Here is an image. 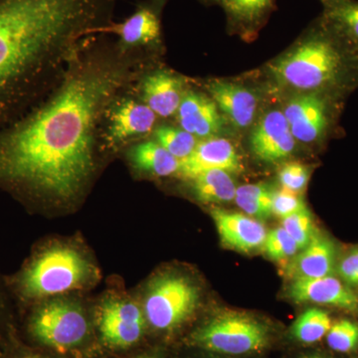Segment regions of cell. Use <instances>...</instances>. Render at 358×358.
<instances>
[{
  "instance_id": "obj_28",
  "label": "cell",
  "mask_w": 358,
  "mask_h": 358,
  "mask_svg": "<svg viewBox=\"0 0 358 358\" xmlns=\"http://www.w3.org/2000/svg\"><path fill=\"white\" fill-rule=\"evenodd\" d=\"M327 345L334 352H352L358 345V324L350 320H339L327 334Z\"/></svg>"
},
{
  "instance_id": "obj_36",
  "label": "cell",
  "mask_w": 358,
  "mask_h": 358,
  "mask_svg": "<svg viewBox=\"0 0 358 358\" xmlns=\"http://www.w3.org/2000/svg\"><path fill=\"white\" fill-rule=\"evenodd\" d=\"M141 358H155V357H141Z\"/></svg>"
},
{
  "instance_id": "obj_25",
  "label": "cell",
  "mask_w": 358,
  "mask_h": 358,
  "mask_svg": "<svg viewBox=\"0 0 358 358\" xmlns=\"http://www.w3.org/2000/svg\"><path fill=\"white\" fill-rule=\"evenodd\" d=\"M152 134L155 136V141L179 160L189 157L199 143L196 138L192 134L181 128L171 126L157 127Z\"/></svg>"
},
{
  "instance_id": "obj_18",
  "label": "cell",
  "mask_w": 358,
  "mask_h": 358,
  "mask_svg": "<svg viewBox=\"0 0 358 358\" xmlns=\"http://www.w3.org/2000/svg\"><path fill=\"white\" fill-rule=\"evenodd\" d=\"M336 263L334 242L317 233L306 248L289 260L287 277L293 282L333 275Z\"/></svg>"
},
{
  "instance_id": "obj_6",
  "label": "cell",
  "mask_w": 358,
  "mask_h": 358,
  "mask_svg": "<svg viewBox=\"0 0 358 358\" xmlns=\"http://www.w3.org/2000/svg\"><path fill=\"white\" fill-rule=\"evenodd\" d=\"M83 310L72 301L56 300L35 308L27 331L37 343L60 352L79 345L88 334Z\"/></svg>"
},
{
  "instance_id": "obj_27",
  "label": "cell",
  "mask_w": 358,
  "mask_h": 358,
  "mask_svg": "<svg viewBox=\"0 0 358 358\" xmlns=\"http://www.w3.org/2000/svg\"><path fill=\"white\" fill-rule=\"evenodd\" d=\"M263 247L268 258L275 261L291 260L300 252L293 238L282 226L268 233Z\"/></svg>"
},
{
  "instance_id": "obj_16",
  "label": "cell",
  "mask_w": 358,
  "mask_h": 358,
  "mask_svg": "<svg viewBox=\"0 0 358 358\" xmlns=\"http://www.w3.org/2000/svg\"><path fill=\"white\" fill-rule=\"evenodd\" d=\"M288 296L296 303H317L348 312L358 310L357 294L334 275L293 281L288 289Z\"/></svg>"
},
{
  "instance_id": "obj_7",
  "label": "cell",
  "mask_w": 358,
  "mask_h": 358,
  "mask_svg": "<svg viewBox=\"0 0 358 358\" xmlns=\"http://www.w3.org/2000/svg\"><path fill=\"white\" fill-rule=\"evenodd\" d=\"M199 289L182 275H169L157 280L148 292L145 317L159 331L180 326L194 313Z\"/></svg>"
},
{
  "instance_id": "obj_35",
  "label": "cell",
  "mask_w": 358,
  "mask_h": 358,
  "mask_svg": "<svg viewBox=\"0 0 358 358\" xmlns=\"http://www.w3.org/2000/svg\"><path fill=\"white\" fill-rule=\"evenodd\" d=\"M306 358H324V357H306Z\"/></svg>"
},
{
  "instance_id": "obj_5",
  "label": "cell",
  "mask_w": 358,
  "mask_h": 358,
  "mask_svg": "<svg viewBox=\"0 0 358 358\" xmlns=\"http://www.w3.org/2000/svg\"><path fill=\"white\" fill-rule=\"evenodd\" d=\"M195 345L225 355L260 352L267 346L268 331L249 315L227 313L214 317L192 336Z\"/></svg>"
},
{
  "instance_id": "obj_24",
  "label": "cell",
  "mask_w": 358,
  "mask_h": 358,
  "mask_svg": "<svg viewBox=\"0 0 358 358\" xmlns=\"http://www.w3.org/2000/svg\"><path fill=\"white\" fill-rule=\"evenodd\" d=\"M331 326L333 322L329 313L320 308H312L296 319L292 331L299 341L310 345L327 336Z\"/></svg>"
},
{
  "instance_id": "obj_13",
  "label": "cell",
  "mask_w": 358,
  "mask_h": 358,
  "mask_svg": "<svg viewBox=\"0 0 358 358\" xmlns=\"http://www.w3.org/2000/svg\"><path fill=\"white\" fill-rule=\"evenodd\" d=\"M242 169L241 159L231 141L225 138H209L197 143L192 154L180 160L178 174L192 180L199 174L211 169L236 173Z\"/></svg>"
},
{
  "instance_id": "obj_31",
  "label": "cell",
  "mask_w": 358,
  "mask_h": 358,
  "mask_svg": "<svg viewBox=\"0 0 358 358\" xmlns=\"http://www.w3.org/2000/svg\"><path fill=\"white\" fill-rule=\"evenodd\" d=\"M307 208L299 193L281 188L273 193V214L280 218H286L292 214Z\"/></svg>"
},
{
  "instance_id": "obj_20",
  "label": "cell",
  "mask_w": 358,
  "mask_h": 358,
  "mask_svg": "<svg viewBox=\"0 0 358 358\" xmlns=\"http://www.w3.org/2000/svg\"><path fill=\"white\" fill-rule=\"evenodd\" d=\"M327 31L358 56V1L329 0L324 11Z\"/></svg>"
},
{
  "instance_id": "obj_22",
  "label": "cell",
  "mask_w": 358,
  "mask_h": 358,
  "mask_svg": "<svg viewBox=\"0 0 358 358\" xmlns=\"http://www.w3.org/2000/svg\"><path fill=\"white\" fill-rule=\"evenodd\" d=\"M192 181L195 196L204 203H228L234 201L236 196V185L227 171L211 169L195 176Z\"/></svg>"
},
{
  "instance_id": "obj_12",
  "label": "cell",
  "mask_w": 358,
  "mask_h": 358,
  "mask_svg": "<svg viewBox=\"0 0 358 358\" xmlns=\"http://www.w3.org/2000/svg\"><path fill=\"white\" fill-rule=\"evenodd\" d=\"M252 152L263 162L274 164L293 154L296 140L282 110L267 113L256 124L250 138Z\"/></svg>"
},
{
  "instance_id": "obj_29",
  "label": "cell",
  "mask_w": 358,
  "mask_h": 358,
  "mask_svg": "<svg viewBox=\"0 0 358 358\" xmlns=\"http://www.w3.org/2000/svg\"><path fill=\"white\" fill-rule=\"evenodd\" d=\"M231 13L241 21L253 22L270 7L272 0H224Z\"/></svg>"
},
{
  "instance_id": "obj_33",
  "label": "cell",
  "mask_w": 358,
  "mask_h": 358,
  "mask_svg": "<svg viewBox=\"0 0 358 358\" xmlns=\"http://www.w3.org/2000/svg\"><path fill=\"white\" fill-rule=\"evenodd\" d=\"M9 313L8 301H7L6 292L3 286L0 282V355L6 345V338L9 331Z\"/></svg>"
},
{
  "instance_id": "obj_3",
  "label": "cell",
  "mask_w": 358,
  "mask_h": 358,
  "mask_svg": "<svg viewBox=\"0 0 358 358\" xmlns=\"http://www.w3.org/2000/svg\"><path fill=\"white\" fill-rule=\"evenodd\" d=\"M357 69L358 56L329 31L303 40L270 66L278 83L307 93L343 88Z\"/></svg>"
},
{
  "instance_id": "obj_19",
  "label": "cell",
  "mask_w": 358,
  "mask_h": 358,
  "mask_svg": "<svg viewBox=\"0 0 358 358\" xmlns=\"http://www.w3.org/2000/svg\"><path fill=\"white\" fill-rule=\"evenodd\" d=\"M179 127L196 138H212L222 124L217 105L204 94L186 92L176 113Z\"/></svg>"
},
{
  "instance_id": "obj_4",
  "label": "cell",
  "mask_w": 358,
  "mask_h": 358,
  "mask_svg": "<svg viewBox=\"0 0 358 358\" xmlns=\"http://www.w3.org/2000/svg\"><path fill=\"white\" fill-rule=\"evenodd\" d=\"M93 274V266L77 250L54 246L35 254L10 280V288L28 303L81 288Z\"/></svg>"
},
{
  "instance_id": "obj_30",
  "label": "cell",
  "mask_w": 358,
  "mask_h": 358,
  "mask_svg": "<svg viewBox=\"0 0 358 358\" xmlns=\"http://www.w3.org/2000/svg\"><path fill=\"white\" fill-rule=\"evenodd\" d=\"M310 176L307 166L299 162H289L280 169L279 180L282 188L300 193L308 185Z\"/></svg>"
},
{
  "instance_id": "obj_2",
  "label": "cell",
  "mask_w": 358,
  "mask_h": 358,
  "mask_svg": "<svg viewBox=\"0 0 358 358\" xmlns=\"http://www.w3.org/2000/svg\"><path fill=\"white\" fill-rule=\"evenodd\" d=\"M117 0H0V129L38 105Z\"/></svg>"
},
{
  "instance_id": "obj_14",
  "label": "cell",
  "mask_w": 358,
  "mask_h": 358,
  "mask_svg": "<svg viewBox=\"0 0 358 358\" xmlns=\"http://www.w3.org/2000/svg\"><path fill=\"white\" fill-rule=\"evenodd\" d=\"M185 82L171 71L152 68L141 78L136 95L160 117L176 115L185 96Z\"/></svg>"
},
{
  "instance_id": "obj_34",
  "label": "cell",
  "mask_w": 358,
  "mask_h": 358,
  "mask_svg": "<svg viewBox=\"0 0 358 358\" xmlns=\"http://www.w3.org/2000/svg\"><path fill=\"white\" fill-rule=\"evenodd\" d=\"M13 358H41V357H37V355H28V353H25V355H18V357H15Z\"/></svg>"
},
{
  "instance_id": "obj_15",
  "label": "cell",
  "mask_w": 358,
  "mask_h": 358,
  "mask_svg": "<svg viewBox=\"0 0 358 358\" xmlns=\"http://www.w3.org/2000/svg\"><path fill=\"white\" fill-rule=\"evenodd\" d=\"M211 216L222 243L228 248L252 253L263 247L267 229L260 221L239 212L214 208Z\"/></svg>"
},
{
  "instance_id": "obj_17",
  "label": "cell",
  "mask_w": 358,
  "mask_h": 358,
  "mask_svg": "<svg viewBox=\"0 0 358 358\" xmlns=\"http://www.w3.org/2000/svg\"><path fill=\"white\" fill-rule=\"evenodd\" d=\"M219 110L237 129H247L254 122L258 109V99L253 91L232 82L214 80L206 86Z\"/></svg>"
},
{
  "instance_id": "obj_37",
  "label": "cell",
  "mask_w": 358,
  "mask_h": 358,
  "mask_svg": "<svg viewBox=\"0 0 358 358\" xmlns=\"http://www.w3.org/2000/svg\"><path fill=\"white\" fill-rule=\"evenodd\" d=\"M326 1H329V0H326Z\"/></svg>"
},
{
  "instance_id": "obj_26",
  "label": "cell",
  "mask_w": 358,
  "mask_h": 358,
  "mask_svg": "<svg viewBox=\"0 0 358 358\" xmlns=\"http://www.w3.org/2000/svg\"><path fill=\"white\" fill-rule=\"evenodd\" d=\"M282 227L293 238L300 251L306 248L317 234L312 214L308 208L282 218Z\"/></svg>"
},
{
  "instance_id": "obj_1",
  "label": "cell",
  "mask_w": 358,
  "mask_h": 358,
  "mask_svg": "<svg viewBox=\"0 0 358 358\" xmlns=\"http://www.w3.org/2000/svg\"><path fill=\"white\" fill-rule=\"evenodd\" d=\"M155 51L127 48L103 33L87 39L58 86L0 129V190L28 205L77 201L105 150L110 110L138 92Z\"/></svg>"
},
{
  "instance_id": "obj_32",
  "label": "cell",
  "mask_w": 358,
  "mask_h": 358,
  "mask_svg": "<svg viewBox=\"0 0 358 358\" xmlns=\"http://www.w3.org/2000/svg\"><path fill=\"white\" fill-rule=\"evenodd\" d=\"M338 272L348 286L358 287V248L352 250L341 259Z\"/></svg>"
},
{
  "instance_id": "obj_10",
  "label": "cell",
  "mask_w": 358,
  "mask_h": 358,
  "mask_svg": "<svg viewBox=\"0 0 358 358\" xmlns=\"http://www.w3.org/2000/svg\"><path fill=\"white\" fill-rule=\"evenodd\" d=\"M162 0L141 1L129 17L110 23L103 34L115 36L127 48L157 50L162 42Z\"/></svg>"
},
{
  "instance_id": "obj_23",
  "label": "cell",
  "mask_w": 358,
  "mask_h": 358,
  "mask_svg": "<svg viewBox=\"0 0 358 358\" xmlns=\"http://www.w3.org/2000/svg\"><path fill=\"white\" fill-rule=\"evenodd\" d=\"M273 193L265 185H246L237 187L234 201L251 217L266 219L273 215Z\"/></svg>"
},
{
  "instance_id": "obj_9",
  "label": "cell",
  "mask_w": 358,
  "mask_h": 358,
  "mask_svg": "<svg viewBox=\"0 0 358 358\" xmlns=\"http://www.w3.org/2000/svg\"><path fill=\"white\" fill-rule=\"evenodd\" d=\"M331 95V92H312L289 101L282 113L294 140L310 145L326 138L336 112Z\"/></svg>"
},
{
  "instance_id": "obj_21",
  "label": "cell",
  "mask_w": 358,
  "mask_h": 358,
  "mask_svg": "<svg viewBox=\"0 0 358 358\" xmlns=\"http://www.w3.org/2000/svg\"><path fill=\"white\" fill-rule=\"evenodd\" d=\"M129 160L138 171L150 176L166 178L178 173L180 160L155 140L141 141L131 145Z\"/></svg>"
},
{
  "instance_id": "obj_8",
  "label": "cell",
  "mask_w": 358,
  "mask_h": 358,
  "mask_svg": "<svg viewBox=\"0 0 358 358\" xmlns=\"http://www.w3.org/2000/svg\"><path fill=\"white\" fill-rule=\"evenodd\" d=\"M136 93L124 96L110 110L103 134L105 150L114 152L154 134L159 117L141 99H136Z\"/></svg>"
},
{
  "instance_id": "obj_11",
  "label": "cell",
  "mask_w": 358,
  "mask_h": 358,
  "mask_svg": "<svg viewBox=\"0 0 358 358\" xmlns=\"http://www.w3.org/2000/svg\"><path fill=\"white\" fill-rule=\"evenodd\" d=\"M99 327L106 343L126 348L140 341L145 329V317L133 301L109 300L101 308Z\"/></svg>"
}]
</instances>
